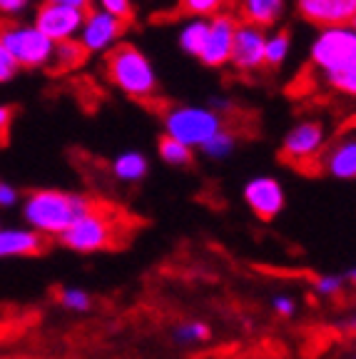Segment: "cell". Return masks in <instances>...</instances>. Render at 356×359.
I'll return each mask as SVG.
<instances>
[{
  "label": "cell",
  "instance_id": "obj_27",
  "mask_svg": "<svg viewBox=\"0 0 356 359\" xmlns=\"http://www.w3.org/2000/svg\"><path fill=\"white\" fill-rule=\"evenodd\" d=\"M346 287V277L344 275H319L314 280L312 290L317 297H324V299H336L344 292Z\"/></svg>",
  "mask_w": 356,
  "mask_h": 359
},
{
  "label": "cell",
  "instance_id": "obj_14",
  "mask_svg": "<svg viewBox=\"0 0 356 359\" xmlns=\"http://www.w3.org/2000/svg\"><path fill=\"white\" fill-rule=\"evenodd\" d=\"M296 13L314 28H339L356 20V0H296Z\"/></svg>",
  "mask_w": 356,
  "mask_h": 359
},
{
  "label": "cell",
  "instance_id": "obj_31",
  "mask_svg": "<svg viewBox=\"0 0 356 359\" xmlns=\"http://www.w3.org/2000/svg\"><path fill=\"white\" fill-rule=\"evenodd\" d=\"M272 309L282 317V320H289V317H294L296 314V302L292 294H274L272 297Z\"/></svg>",
  "mask_w": 356,
  "mask_h": 359
},
{
  "label": "cell",
  "instance_id": "obj_1",
  "mask_svg": "<svg viewBox=\"0 0 356 359\" xmlns=\"http://www.w3.org/2000/svg\"><path fill=\"white\" fill-rule=\"evenodd\" d=\"M95 202L97 200L83 192L45 187V190H33L22 197V217L30 230L57 240L75 219H80L95 208Z\"/></svg>",
  "mask_w": 356,
  "mask_h": 359
},
{
  "label": "cell",
  "instance_id": "obj_36",
  "mask_svg": "<svg viewBox=\"0 0 356 359\" xmlns=\"http://www.w3.org/2000/svg\"><path fill=\"white\" fill-rule=\"evenodd\" d=\"M344 327H346V330H349V332H354V334H356V312L351 314L349 320L344 322Z\"/></svg>",
  "mask_w": 356,
  "mask_h": 359
},
{
  "label": "cell",
  "instance_id": "obj_20",
  "mask_svg": "<svg viewBox=\"0 0 356 359\" xmlns=\"http://www.w3.org/2000/svg\"><path fill=\"white\" fill-rule=\"evenodd\" d=\"M207 25H210L207 18H189L182 28H179L177 43L187 55L200 57L202 45H205V38H207Z\"/></svg>",
  "mask_w": 356,
  "mask_h": 359
},
{
  "label": "cell",
  "instance_id": "obj_23",
  "mask_svg": "<svg viewBox=\"0 0 356 359\" xmlns=\"http://www.w3.org/2000/svg\"><path fill=\"white\" fill-rule=\"evenodd\" d=\"M234 150H237V133L229 130L227 125H224L212 140H207L205 147H202V152H205L210 160H227Z\"/></svg>",
  "mask_w": 356,
  "mask_h": 359
},
{
  "label": "cell",
  "instance_id": "obj_2",
  "mask_svg": "<svg viewBox=\"0 0 356 359\" xmlns=\"http://www.w3.org/2000/svg\"><path fill=\"white\" fill-rule=\"evenodd\" d=\"M102 75L115 90L137 102H155L160 95V80L152 60L132 43H120L105 53Z\"/></svg>",
  "mask_w": 356,
  "mask_h": 359
},
{
  "label": "cell",
  "instance_id": "obj_38",
  "mask_svg": "<svg viewBox=\"0 0 356 359\" xmlns=\"http://www.w3.org/2000/svg\"><path fill=\"white\" fill-rule=\"evenodd\" d=\"M351 359H356V354H354V357H351Z\"/></svg>",
  "mask_w": 356,
  "mask_h": 359
},
{
  "label": "cell",
  "instance_id": "obj_33",
  "mask_svg": "<svg viewBox=\"0 0 356 359\" xmlns=\"http://www.w3.org/2000/svg\"><path fill=\"white\" fill-rule=\"evenodd\" d=\"M20 202V190L15 185H11L8 180H0V208L11 210Z\"/></svg>",
  "mask_w": 356,
  "mask_h": 359
},
{
  "label": "cell",
  "instance_id": "obj_29",
  "mask_svg": "<svg viewBox=\"0 0 356 359\" xmlns=\"http://www.w3.org/2000/svg\"><path fill=\"white\" fill-rule=\"evenodd\" d=\"M18 73H20V65H18L15 57L8 53V48L3 45V40H0V85L11 83Z\"/></svg>",
  "mask_w": 356,
  "mask_h": 359
},
{
  "label": "cell",
  "instance_id": "obj_21",
  "mask_svg": "<svg viewBox=\"0 0 356 359\" xmlns=\"http://www.w3.org/2000/svg\"><path fill=\"white\" fill-rule=\"evenodd\" d=\"M157 155H160L162 163L170 165V168H189L192 160H195V150L182 145V142H177L174 137H170V135H162L160 137V142H157Z\"/></svg>",
  "mask_w": 356,
  "mask_h": 359
},
{
  "label": "cell",
  "instance_id": "obj_4",
  "mask_svg": "<svg viewBox=\"0 0 356 359\" xmlns=\"http://www.w3.org/2000/svg\"><path fill=\"white\" fill-rule=\"evenodd\" d=\"M162 128L165 135L174 137L182 145L192 147V150H202L207 140H212L219 130L227 125V118H222L219 112H214L207 105H184V102H174V105H165L160 110Z\"/></svg>",
  "mask_w": 356,
  "mask_h": 359
},
{
  "label": "cell",
  "instance_id": "obj_8",
  "mask_svg": "<svg viewBox=\"0 0 356 359\" xmlns=\"http://www.w3.org/2000/svg\"><path fill=\"white\" fill-rule=\"evenodd\" d=\"M83 8H70V6H57V3H40L35 8L33 25L43 35L53 40V43H60V40H73L80 35L85 22Z\"/></svg>",
  "mask_w": 356,
  "mask_h": 359
},
{
  "label": "cell",
  "instance_id": "obj_25",
  "mask_svg": "<svg viewBox=\"0 0 356 359\" xmlns=\"http://www.w3.org/2000/svg\"><path fill=\"white\" fill-rule=\"evenodd\" d=\"M319 83L331 90V93H336V95L356 97V62L351 67H346V70H341V73L327 75V78H322Z\"/></svg>",
  "mask_w": 356,
  "mask_h": 359
},
{
  "label": "cell",
  "instance_id": "obj_32",
  "mask_svg": "<svg viewBox=\"0 0 356 359\" xmlns=\"http://www.w3.org/2000/svg\"><path fill=\"white\" fill-rule=\"evenodd\" d=\"M30 8V0H0V18L3 20H13V18L22 15Z\"/></svg>",
  "mask_w": 356,
  "mask_h": 359
},
{
  "label": "cell",
  "instance_id": "obj_18",
  "mask_svg": "<svg viewBox=\"0 0 356 359\" xmlns=\"http://www.w3.org/2000/svg\"><path fill=\"white\" fill-rule=\"evenodd\" d=\"M147 172H150V160H147L145 152L139 150H125L112 160V175H115V180L128 182V185L145 180Z\"/></svg>",
  "mask_w": 356,
  "mask_h": 359
},
{
  "label": "cell",
  "instance_id": "obj_16",
  "mask_svg": "<svg viewBox=\"0 0 356 359\" xmlns=\"http://www.w3.org/2000/svg\"><path fill=\"white\" fill-rule=\"evenodd\" d=\"M234 15L242 22H252L256 28L272 30L284 18L287 0H232Z\"/></svg>",
  "mask_w": 356,
  "mask_h": 359
},
{
  "label": "cell",
  "instance_id": "obj_12",
  "mask_svg": "<svg viewBox=\"0 0 356 359\" xmlns=\"http://www.w3.org/2000/svg\"><path fill=\"white\" fill-rule=\"evenodd\" d=\"M242 197H245V205L252 210V215L262 222H272L277 215H282L284 205H287L282 182L272 175L252 177L242 190Z\"/></svg>",
  "mask_w": 356,
  "mask_h": 359
},
{
  "label": "cell",
  "instance_id": "obj_6",
  "mask_svg": "<svg viewBox=\"0 0 356 359\" xmlns=\"http://www.w3.org/2000/svg\"><path fill=\"white\" fill-rule=\"evenodd\" d=\"M356 62V30L351 25L339 28H319L317 38L309 48V67L319 75V80L327 75L341 73Z\"/></svg>",
  "mask_w": 356,
  "mask_h": 359
},
{
  "label": "cell",
  "instance_id": "obj_10",
  "mask_svg": "<svg viewBox=\"0 0 356 359\" xmlns=\"http://www.w3.org/2000/svg\"><path fill=\"white\" fill-rule=\"evenodd\" d=\"M207 20H210V25H207V38H205V45H202V53L197 60L207 67L229 65L234 33H237L240 18L234 15L232 11H224V13H219V15L207 18Z\"/></svg>",
  "mask_w": 356,
  "mask_h": 359
},
{
  "label": "cell",
  "instance_id": "obj_26",
  "mask_svg": "<svg viewBox=\"0 0 356 359\" xmlns=\"http://www.w3.org/2000/svg\"><path fill=\"white\" fill-rule=\"evenodd\" d=\"M57 302L65 309H70V312H88L93 307V297L83 287H60L57 290Z\"/></svg>",
  "mask_w": 356,
  "mask_h": 359
},
{
  "label": "cell",
  "instance_id": "obj_34",
  "mask_svg": "<svg viewBox=\"0 0 356 359\" xmlns=\"http://www.w3.org/2000/svg\"><path fill=\"white\" fill-rule=\"evenodd\" d=\"M45 3H57V6H70V8H83V11H88V8H90V0H45Z\"/></svg>",
  "mask_w": 356,
  "mask_h": 359
},
{
  "label": "cell",
  "instance_id": "obj_15",
  "mask_svg": "<svg viewBox=\"0 0 356 359\" xmlns=\"http://www.w3.org/2000/svg\"><path fill=\"white\" fill-rule=\"evenodd\" d=\"M50 237L30 227H0V259L6 257H35L48 250Z\"/></svg>",
  "mask_w": 356,
  "mask_h": 359
},
{
  "label": "cell",
  "instance_id": "obj_9",
  "mask_svg": "<svg viewBox=\"0 0 356 359\" xmlns=\"http://www.w3.org/2000/svg\"><path fill=\"white\" fill-rule=\"evenodd\" d=\"M125 30H128V22H123L120 18L110 15L100 8H88L78 40L90 55H95V53H107L110 48H115L123 40Z\"/></svg>",
  "mask_w": 356,
  "mask_h": 359
},
{
  "label": "cell",
  "instance_id": "obj_35",
  "mask_svg": "<svg viewBox=\"0 0 356 359\" xmlns=\"http://www.w3.org/2000/svg\"><path fill=\"white\" fill-rule=\"evenodd\" d=\"M344 277H346V285H351V287H354V292H356V267H351Z\"/></svg>",
  "mask_w": 356,
  "mask_h": 359
},
{
  "label": "cell",
  "instance_id": "obj_28",
  "mask_svg": "<svg viewBox=\"0 0 356 359\" xmlns=\"http://www.w3.org/2000/svg\"><path fill=\"white\" fill-rule=\"evenodd\" d=\"M97 8L105 13H110V15L120 18L123 22H132L135 20V6L132 0H97Z\"/></svg>",
  "mask_w": 356,
  "mask_h": 359
},
{
  "label": "cell",
  "instance_id": "obj_24",
  "mask_svg": "<svg viewBox=\"0 0 356 359\" xmlns=\"http://www.w3.org/2000/svg\"><path fill=\"white\" fill-rule=\"evenodd\" d=\"M172 339L182 347H192V344H202L210 339V327L200 320H187L172 330Z\"/></svg>",
  "mask_w": 356,
  "mask_h": 359
},
{
  "label": "cell",
  "instance_id": "obj_11",
  "mask_svg": "<svg viewBox=\"0 0 356 359\" xmlns=\"http://www.w3.org/2000/svg\"><path fill=\"white\" fill-rule=\"evenodd\" d=\"M264 40H267V30L240 20L237 33H234L229 65L242 75H254L264 70Z\"/></svg>",
  "mask_w": 356,
  "mask_h": 359
},
{
  "label": "cell",
  "instance_id": "obj_19",
  "mask_svg": "<svg viewBox=\"0 0 356 359\" xmlns=\"http://www.w3.org/2000/svg\"><path fill=\"white\" fill-rule=\"evenodd\" d=\"M292 53V33L284 28H274L264 40V67L279 70Z\"/></svg>",
  "mask_w": 356,
  "mask_h": 359
},
{
  "label": "cell",
  "instance_id": "obj_37",
  "mask_svg": "<svg viewBox=\"0 0 356 359\" xmlns=\"http://www.w3.org/2000/svg\"><path fill=\"white\" fill-rule=\"evenodd\" d=\"M351 28H354V30H356V20H354V22H351Z\"/></svg>",
  "mask_w": 356,
  "mask_h": 359
},
{
  "label": "cell",
  "instance_id": "obj_13",
  "mask_svg": "<svg viewBox=\"0 0 356 359\" xmlns=\"http://www.w3.org/2000/svg\"><path fill=\"white\" fill-rule=\"evenodd\" d=\"M319 172L341 182L356 180V130H344L331 137L319 160Z\"/></svg>",
  "mask_w": 356,
  "mask_h": 359
},
{
  "label": "cell",
  "instance_id": "obj_22",
  "mask_svg": "<svg viewBox=\"0 0 356 359\" xmlns=\"http://www.w3.org/2000/svg\"><path fill=\"white\" fill-rule=\"evenodd\" d=\"M232 0H177V11L187 18H212L229 11Z\"/></svg>",
  "mask_w": 356,
  "mask_h": 359
},
{
  "label": "cell",
  "instance_id": "obj_5",
  "mask_svg": "<svg viewBox=\"0 0 356 359\" xmlns=\"http://www.w3.org/2000/svg\"><path fill=\"white\" fill-rule=\"evenodd\" d=\"M329 128L324 120L319 118H304L294 123L287 135H284L279 155L289 168L296 172L317 175L319 172V160H322L324 150L329 145Z\"/></svg>",
  "mask_w": 356,
  "mask_h": 359
},
{
  "label": "cell",
  "instance_id": "obj_17",
  "mask_svg": "<svg viewBox=\"0 0 356 359\" xmlns=\"http://www.w3.org/2000/svg\"><path fill=\"white\" fill-rule=\"evenodd\" d=\"M88 57H90V53L85 50L78 38L60 40V43H55V48H53V57H50L48 70L55 75L73 73V70H78V67H83L85 62H88Z\"/></svg>",
  "mask_w": 356,
  "mask_h": 359
},
{
  "label": "cell",
  "instance_id": "obj_3",
  "mask_svg": "<svg viewBox=\"0 0 356 359\" xmlns=\"http://www.w3.org/2000/svg\"><path fill=\"white\" fill-rule=\"evenodd\" d=\"M132 232V222L123 217V212L95 202V208L85 212L80 219H75L60 237L62 247L73 250L80 255H93V252H107V250H117L125 245V240Z\"/></svg>",
  "mask_w": 356,
  "mask_h": 359
},
{
  "label": "cell",
  "instance_id": "obj_30",
  "mask_svg": "<svg viewBox=\"0 0 356 359\" xmlns=\"http://www.w3.org/2000/svg\"><path fill=\"white\" fill-rule=\"evenodd\" d=\"M15 107L13 105H0V147H8L11 142V130L15 123Z\"/></svg>",
  "mask_w": 356,
  "mask_h": 359
},
{
  "label": "cell",
  "instance_id": "obj_7",
  "mask_svg": "<svg viewBox=\"0 0 356 359\" xmlns=\"http://www.w3.org/2000/svg\"><path fill=\"white\" fill-rule=\"evenodd\" d=\"M0 40L22 70H40V67L48 70V65H50L55 43L48 35L40 33L33 22L22 25L18 20H3L0 18Z\"/></svg>",
  "mask_w": 356,
  "mask_h": 359
}]
</instances>
